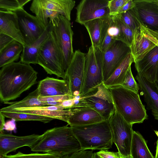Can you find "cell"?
<instances>
[{
  "label": "cell",
  "mask_w": 158,
  "mask_h": 158,
  "mask_svg": "<svg viewBox=\"0 0 158 158\" xmlns=\"http://www.w3.org/2000/svg\"><path fill=\"white\" fill-rule=\"evenodd\" d=\"M121 85L138 93L139 87L133 75L131 66L128 69L125 80Z\"/></svg>",
  "instance_id": "e575fe53"
},
{
  "label": "cell",
  "mask_w": 158,
  "mask_h": 158,
  "mask_svg": "<svg viewBox=\"0 0 158 158\" xmlns=\"http://www.w3.org/2000/svg\"><path fill=\"white\" fill-rule=\"evenodd\" d=\"M49 23L50 29L48 35L39 53L37 64L42 67L47 73L55 75L66 80L62 55L49 22Z\"/></svg>",
  "instance_id": "5b68a950"
},
{
  "label": "cell",
  "mask_w": 158,
  "mask_h": 158,
  "mask_svg": "<svg viewBox=\"0 0 158 158\" xmlns=\"http://www.w3.org/2000/svg\"><path fill=\"white\" fill-rule=\"evenodd\" d=\"M94 153L92 150H81L64 155L60 158H93Z\"/></svg>",
  "instance_id": "8d00e7d4"
},
{
  "label": "cell",
  "mask_w": 158,
  "mask_h": 158,
  "mask_svg": "<svg viewBox=\"0 0 158 158\" xmlns=\"http://www.w3.org/2000/svg\"><path fill=\"white\" fill-rule=\"evenodd\" d=\"M15 121V120L12 119L11 120L6 122L4 126V130L8 131H15L16 129Z\"/></svg>",
  "instance_id": "7bdbcfd3"
},
{
  "label": "cell",
  "mask_w": 158,
  "mask_h": 158,
  "mask_svg": "<svg viewBox=\"0 0 158 158\" xmlns=\"http://www.w3.org/2000/svg\"><path fill=\"white\" fill-rule=\"evenodd\" d=\"M80 104L83 107H90L96 111L105 120H109L116 111L110 91L103 83L81 96Z\"/></svg>",
  "instance_id": "9c48e42d"
},
{
  "label": "cell",
  "mask_w": 158,
  "mask_h": 158,
  "mask_svg": "<svg viewBox=\"0 0 158 158\" xmlns=\"http://www.w3.org/2000/svg\"><path fill=\"white\" fill-rule=\"evenodd\" d=\"M15 40L10 36L0 33V51Z\"/></svg>",
  "instance_id": "60d3db41"
},
{
  "label": "cell",
  "mask_w": 158,
  "mask_h": 158,
  "mask_svg": "<svg viewBox=\"0 0 158 158\" xmlns=\"http://www.w3.org/2000/svg\"><path fill=\"white\" fill-rule=\"evenodd\" d=\"M131 155L132 158H155L143 136L139 132L134 131L131 144Z\"/></svg>",
  "instance_id": "4316f807"
},
{
  "label": "cell",
  "mask_w": 158,
  "mask_h": 158,
  "mask_svg": "<svg viewBox=\"0 0 158 158\" xmlns=\"http://www.w3.org/2000/svg\"><path fill=\"white\" fill-rule=\"evenodd\" d=\"M5 156L8 158H60L61 157L58 155L48 153L24 154L20 152L14 155H7Z\"/></svg>",
  "instance_id": "836d02e7"
},
{
  "label": "cell",
  "mask_w": 158,
  "mask_h": 158,
  "mask_svg": "<svg viewBox=\"0 0 158 158\" xmlns=\"http://www.w3.org/2000/svg\"><path fill=\"white\" fill-rule=\"evenodd\" d=\"M14 12L17 17L19 29L25 46L31 44L42 35L47 26L46 27L35 16L27 12L23 7Z\"/></svg>",
  "instance_id": "7c38bea8"
},
{
  "label": "cell",
  "mask_w": 158,
  "mask_h": 158,
  "mask_svg": "<svg viewBox=\"0 0 158 158\" xmlns=\"http://www.w3.org/2000/svg\"><path fill=\"white\" fill-rule=\"evenodd\" d=\"M0 33L10 36L23 46L25 45L15 12L0 10Z\"/></svg>",
  "instance_id": "7402d4cb"
},
{
  "label": "cell",
  "mask_w": 158,
  "mask_h": 158,
  "mask_svg": "<svg viewBox=\"0 0 158 158\" xmlns=\"http://www.w3.org/2000/svg\"><path fill=\"white\" fill-rule=\"evenodd\" d=\"M137 73L149 81H155L158 69V45L149 52L141 60L135 63Z\"/></svg>",
  "instance_id": "44dd1931"
},
{
  "label": "cell",
  "mask_w": 158,
  "mask_h": 158,
  "mask_svg": "<svg viewBox=\"0 0 158 158\" xmlns=\"http://www.w3.org/2000/svg\"><path fill=\"white\" fill-rule=\"evenodd\" d=\"M37 88L40 97L70 95L68 83L64 80L47 77L39 81Z\"/></svg>",
  "instance_id": "ffe728a7"
},
{
  "label": "cell",
  "mask_w": 158,
  "mask_h": 158,
  "mask_svg": "<svg viewBox=\"0 0 158 158\" xmlns=\"http://www.w3.org/2000/svg\"><path fill=\"white\" fill-rule=\"evenodd\" d=\"M40 135L18 136L11 134L0 133V156L5 157L10 152L24 146L29 147L39 139Z\"/></svg>",
  "instance_id": "e0dca14e"
},
{
  "label": "cell",
  "mask_w": 158,
  "mask_h": 158,
  "mask_svg": "<svg viewBox=\"0 0 158 158\" xmlns=\"http://www.w3.org/2000/svg\"><path fill=\"white\" fill-rule=\"evenodd\" d=\"M86 54L79 50H76L65 72L66 81L70 95L73 98L80 94L83 79Z\"/></svg>",
  "instance_id": "4fadbf2b"
},
{
  "label": "cell",
  "mask_w": 158,
  "mask_h": 158,
  "mask_svg": "<svg viewBox=\"0 0 158 158\" xmlns=\"http://www.w3.org/2000/svg\"><path fill=\"white\" fill-rule=\"evenodd\" d=\"M69 125L45 131L29 148L31 151L48 153L61 157L81 151L80 143Z\"/></svg>",
  "instance_id": "7a4b0ae2"
},
{
  "label": "cell",
  "mask_w": 158,
  "mask_h": 158,
  "mask_svg": "<svg viewBox=\"0 0 158 158\" xmlns=\"http://www.w3.org/2000/svg\"><path fill=\"white\" fill-rule=\"evenodd\" d=\"M1 112L5 117L14 119L15 121H37L41 122L44 123H47L50 122L54 119L50 117L32 114L11 112Z\"/></svg>",
  "instance_id": "4dcf8cb0"
},
{
  "label": "cell",
  "mask_w": 158,
  "mask_h": 158,
  "mask_svg": "<svg viewBox=\"0 0 158 158\" xmlns=\"http://www.w3.org/2000/svg\"><path fill=\"white\" fill-rule=\"evenodd\" d=\"M50 29L48 23L46 29L42 35L30 45L23 46L20 56V62L30 64H37L38 55L41 48L48 37Z\"/></svg>",
  "instance_id": "cb8c5ba5"
},
{
  "label": "cell",
  "mask_w": 158,
  "mask_h": 158,
  "mask_svg": "<svg viewBox=\"0 0 158 158\" xmlns=\"http://www.w3.org/2000/svg\"><path fill=\"white\" fill-rule=\"evenodd\" d=\"M109 0H82L76 7L75 21L84 25L86 23L109 15Z\"/></svg>",
  "instance_id": "9a60e30c"
},
{
  "label": "cell",
  "mask_w": 158,
  "mask_h": 158,
  "mask_svg": "<svg viewBox=\"0 0 158 158\" xmlns=\"http://www.w3.org/2000/svg\"><path fill=\"white\" fill-rule=\"evenodd\" d=\"M133 32L130 48L135 63L141 60L158 45V31L151 30L141 23Z\"/></svg>",
  "instance_id": "8fae6325"
},
{
  "label": "cell",
  "mask_w": 158,
  "mask_h": 158,
  "mask_svg": "<svg viewBox=\"0 0 158 158\" xmlns=\"http://www.w3.org/2000/svg\"><path fill=\"white\" fill-rule=\"evenodd\" d=\"M7 112L34 114L57 119L67 123L69 117L73 114V112L71 109H65L61 105L17 108Z\"/></svg>",
  "instance_id": "ac0fdd59"
},
{
  "label": "cell",
  "mask_w": 158,
  "mask_h": 158,
  "mask_svg": "<svg viewBox=\"0 0 158 158\" xmlns=\"http://www.w3.org/2000/svg\"><path fill=\"white\" fill-rule=\"evenodd\" d=\"M118 15L124 23L133 31L139 27L141 23L135 7L125 12Z\"/></svg>",
  "instance_id": "1f68e13d"
},
{
  "label": "cell",
  "mask_w": 158,
  "mask_h": 158,
  "mask_svg": "<svg viewBox=\"0 0 158 158\" xmlns=\"http://www.w3.org/2000/svg\"><path fill=\"white\" fill-rule=\"evenodd\" d=\"M102 24V19L98 18L89 21L83 25L89 33L93 46L99 47Z\"/></svg>",
  "instance_id": "f1b7e54d"
},
{
  "label": "cell",
  "mask_w": 158,
  "mask_h": 158,
  "mask_svg": "<svg viewBox=\"0 0 158 158\" xmlns=\"http://www.w3.org/2000/svg\"><path fill=\"white\" fill-rule=\"evenodd\" d=\"M129 0H109L108 7L109 10V14L113 15L117 13L122 7Z\"/></svg>",
  "instance_id": "d590c367"
},
{
  "label": "cell",
  "mask_w": 158,
  "mask_h": 158,
  "mask_svg": "<svg viewBox=\"0 0 158 158\" xmlns=\"http://www.w3.org/2000/svg\"><path fill=\"white\" fill-rule=\"evenodd\" d=\"M31 0H0V10L15 12Z\"/></svg>",
  "instance_id": "d6a6232c"
},
{
  "label": "cell",
  "mask_w": 158,
  "mask_h": 158,
  "mask_svg": "<svg viewBox=\"0 0 158 158\" xmlns=\"http://www.w3.org/2000/svg\"><path fill=\"white\" fill-rule=\"evenodd\" d=\"M131 52L130 48L126 44L121 41L116 40L107 51L103 53V82L109 78Z\"/></svg>",
  "instance_id": "5bb4252c"
},
{
  "label": "cell",
  "mask_w": 158,
  "mask_h": 158,
  "mask_svg": "<svg viewBox=\"0 0 158 158\" xmlns=\"http://www.w3.org/2000/svg\"><path fill=\"white\" fill-rule=\"evenodd\" d=\"M121 158H132L131 157V156L130 157H123L121 156Z\"/></svg>",
  "instance_id": "681fc988"
},
{
  "label": "cell",
  "mask_w": 158,
  "mask_h": 158,
  "mask_svg": "<svg viewBox=\"0 0 158 158\" xmlns=\"http://www.w3.org/2000/svg\"><path fill=\"white\" fill-rule=\"evenodd\" d=\"M23 46L15 40L0 51V67L15 62L18 60L23 49Z\"/></svg>",
  "instance_id": "83f0119b"
},
{
  "label": "cell",
  "mask_w": 158,
  "mask_h": 158,
  "mask_svg": "<svg viewBox=\"0 0 158 158\" xmlns=\"http://www.w3.org/2000/svg\"><path fill=\"white\" fill-rule=\"evenodd\" d=\"M93 158H102L98 155L96 152H94Z\"/></svg>",
  "instance_id": "c3c4849f"
},
{
  "label": "cell",
  "mask_w": 158,
  "mask_h": 158,
  "mask_svg": "<svg viewBox=\"0 0 158 158\" xmlns=\"http://www.w3.org/2000/svg\"><path fill=\"white\" fill-rule=\"evenodd\" d=\"M157 0V3L158 4V0Z\"/></svg>",
  "instance_id": "816d5d0a"
},
{
  "label": "cell",
  "mask_w": 158,
  "mask_h": 158,
  "mask_svg": "<svg viewBox=\"0 0 158 158\" xmlns=\"http://www.w3.org/2000/svg\"><path fill=\"white\" fill-rule=\"evenodd\" d=\"M153 83L158 90V69L157 71L155 81Z\"/></svg>",
  "instance_id": "7dc6e473"
},
{
  "label": "cell",
  "mask_w": 158,
  "mask_h": 158,
  "mask_svg": "<svg viewBox=\"0 0 158 158\" xmlns=\"http://www.w3.org/2000/svg\"><path fill=\"white\" fill-rule=\"evenodd\" d=\"M5 117L0 111V133L3 132L5 122Z\"/></svg>",
  "instance_id": "f6af8a7d"
},
{
  "label": "cell",
  "mask_w": 158,
  "mask_h": 158,
  "mask_svg": "<svg viewBox=\"0 0 158 158\" xmlns=\"http://www.w3.org/2000/svg\"><path fill=\"white\" fill-rule=\"evenodd\" d=\"M112 19L119 30V41L130 47L133 38V31L122 20L118 14L113 15Z\"/></svg>",
  "instance_id": "f546056e"
},
{
  "label": "cell",
  "mask_w": 158,
  "mask_h": 158,
  "mask_svg": "<svg viewBox=\"0 0 158 158\" xmlns=\"http://www.w3.org/2000/svg\"><path fill=\"white\" fill-rule=\"evenodd\" d=\"M140 90L149 110L155 119L158 121V90L154 84L137 73L135 77Z\"/></svg>",
  "instance_id": "d6986e66"
},
{
  "label": "cell",
  "mask_w": 158,
  "mask_h": 158,
  "mask_svg": "<svg viewBox=\"0 0 158 158\" xmlns=\"http://www.w3.org/2000/svg\"><path fill=\"white\" fill-rule=\"evenodd\" d=\"M116 110L129 123H143L148 118L144 106L138 93L122 85L108 88Z\"/></svg>",
  "instance_id": "3957f363"
},
{
  "label": "cell",
  "mask_w": 158,
  "mask_h": 158,
  "mask_svg": "<svg viewBox=\"0 0 158 158\" xmlns=\"http://www.w3.org/2000/svg\"><path fill=\"white\" fill-rule=\"evenodd\" d=\"M113 142L122 157H131L133 130V125L127 122L116 110L109 120Z\"/></svg>",
  "instance_id": "30bf717a"
},
{
  "label": "cell",
  "mask_w": 158,
  "mask_h": 158,
  "mask_svg": "<svg viewBox=\"0 0 158 158\" xmlns=\"http://www.w3.org/2000/svg\"><path fill=\"white\" fill-rule=\"evenodd\" d=\"M39 97L38 91L37 88L20 101L13 102H8L5 103L10 105L1 108L0 111L7 112L9 110L17 108L46 106L45 102L41 101L40 100Z\"/></svg>",
  "instance_id": "484cf974"
},
{
  "label": "cell",
  "mask_w": 158,
  "mask_h": 158,
  "mask_svg": "<svg viewBox=\"0 0 158 158\" xmlns=\"http://www.w3.org/2000/svg\"><path fill=\"white\" fill-rule=\"evenodd\" d=\"M4 158H7L6 156H5Z\"/></svg>",
  "instance_id": "f907efd6"
},
{
  "label": "cell",
  "mask_w": 158,
  "mask_h": 158,
  "mask_svg": "<svg viewBox=\"0 0 158 158\" xmlns=\"http://www.w3.org/2000/svg\"><path fill=\"white\" fill-rule=\"evenodd\" d=\"M70 127L80 143L81 151L107 150L112 147L113 140L109 120Z\"/></svg>",
  "instance_id": "277c9868"
},
{
  "label": "cell",
  "mask_w": 158,
  "mask_h": 158,
  "mask_svg": "<svg viewBox=\"0 0 158 158\" xmlns=\"http://www.w3.org/2000/svg\"><path fill=\"white\" fill-rule=\"evenodd\" d=\"M103 53L98 47L92 45L86 53L84 74L80 94L83 96L103 82Z\"/></svg>",
  "instance_id": "8992f818"
},
{
  "label": "cell",
  "mask_w": 158,
  "mask_h": 158,
  "mask_svg": "<svg viewBox=\"0 0 158 158\" xmlns=\"http://www.w3.org/2000/svg\"><path fill=\"white\" fill-rule=\"evenodd\" d=\"M154 131L158 137L156 142V154L155 158H158V131Z\"/></svg>",
  "instance_id": "bcb514c9"
},
{
  "label": "cell",
  "mask_w": 158,
  "mask_h": 158,
  "mask_svg": "<svg viewBox=\"0 0 158 158\" xmlns=\"http://www.w3.org/2000/svg\"><path fill=\"white\" fill-rule=\"evenodd\" d=\"M75 5V1L72 0H33L30 9L47 27L49 19L59 15L70 21Z\"/></svg>",
  "instance_id": "ba28073f"
},
{
  "label": "cell",
  "mask_w": 158,
  "mask_h": 158,
  "mask_svg": "<svg viewBox=\"0 0 158 158\" xmlns=\"http://www.w3.org/2000/svg\"><path fill=\"white\" fill-rule=\"evenodd\" d=\"M96 153L102 158H121V157L118 152H114L107 150H101Z\"/></svg>",
  "instance_id": "ab89813d"
},
{
  "label": "cell",
  "mask_w": 158,
  "mask_h": 158,
  "mask_svg": "<svg viewBox=\"0 0 158 158\" xmlns=\"http://www.w3.org/2000/svg\"><path fill=\"white\" fill-rule=\"evenodd\" d=\"M72 112L67 123L70 127L88 125L105 120L98 112L90 107H85Z\"/></svg>",
  "instance_id": "603a6c76"
},
{
  "label": "cell",
  "mask_w": 158,
  "mask_h": 158,
  "mask_svg": "<svg viewBox=\"0 0 158 158\" xmlns=\"http://www.w3.org/2000/svg\"><path fill=\"white\" fill-rule=\"evenodd\" d=\"M135 3L134 0H129L122 7L118 12V14L123 13L131 10L135 6Z\"/></svg>",
  "instance_id": "b9f144b4"
},
{
  "label": "cell",
  "mask_w": 158,
  "mask_h": 158,
  "mask_svg": "<svg viewBox=\"0 0 158 158\" xmlns=\"http://www.w3.org/2000/svg\"><path fill=\"white\" fill-rule=\"evenodd\" d=\"M74 98L62 101L60 105L65 109H70L74 104Z\"/></svg>",
  "instance_id": "ee69618b"
},
{
  "label": "cell",
  "mask_w": 158,
  "mask_h": 158,
  "mask_svg": "<svg viewBox=\"0 0 158 158\" xmlns=\"http://www.w3.org/2000/svg\"><path fill=\"white\" fill-rule=\"evenodd\" d=\"M116 40L107 33L101 45L99 47L103 53H105Z\"/></svg>",
  "instance_id": "f35d334b"
},
{
  "label": "cell",
  "mask_w": 158,
  "mask_h": 158,
  "mask_svg": "<svg viewBox=\"0 0 158 158\" xmlns=\"http://www.w3.org/2000/svg\"><path fill=\"white\" fill-rule=\"evenodd\" d=\"M133 62L134 61L131 52L125 58L109 78L103 82L104 85L108 88L122 85L125 80L128 69Z\"/></svg>",
  "instance_id": "d4e9b609"
},
{
  "label": "cell",
  "mask_w": 158,
  "mask_h": 158,
  "mask_svg": "<svg viewBox=\"0 0 158 158\" xmlns=\"http://www.w3.org/2000/svg\"><path fill=\"white\" fill-rule=\"evenodd\" d=\"M49 22L54 38L60 50L63 58V68L66 72L74 53L73 46V32L71 23L65 17L60 15L49 19Z\"/></svg>",
  "instance_id": "52a82bcc"
},
{
  "label": "cell",
  "mask_w": 158,
  "mask_h": 158,
  "mask_svg": "<svg viewBox=\"0 0 158 158\" xmlns=\"http://www.w3.org/2000/svg\"><path fill=\"white\" fill-rule=\"evenodd\" d=\"M37 72L20 61L2 67L0 70V99L4 103L19 97L37 83Z\"/></svg>",
  "instance_id": "6da1fadb"
},
{
  "label": "cell",
  "mask_w": 158,
  "mask_h": 158,
  "mask_svg": "<svg viewBox=\"0 0 158 158\" xmlns=\"http://www.w3.org/2000/svg\"><path fill=\"white\" fill-rule=\"evenodd\" d=\"M40 100L43 102H62L74 98L70 95H59L48 97H39Z\"/></svg>",
  "instance_id": "74e56055"
},
{
  "label": "cell",
  "mask_w": 158,
  "mask_h": 158,
  "mask_svg": "<svg viewBox=\"0 0 158 158\" xmlns=\"http://www.w3.org/2000/svg\"><path fill=\"white\" fill-rule=\"evenodd\" d=\"M140 21L150 29L158 31V4L156 0H134Z\"/></svg>",
  "instance_id": "2e32d148"
}]
</instances>
